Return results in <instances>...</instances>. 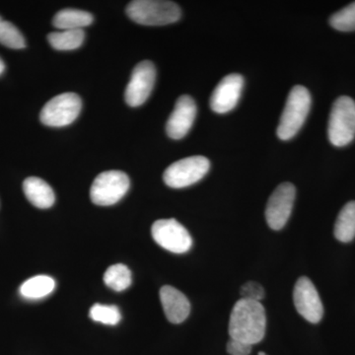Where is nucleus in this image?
Instances as JSON below:
<instances>
[{"label": "nucleus", "mask_w": 355, "mask_h": 355, "mask_svg": "<svg viewBox=\"0 0 355 355\" xmlns=\"http://www.w3.org/2000/svg\"><path fill=\"white\" fill-rule=\"evenodd\" d=\"M2 21H3V19H2L1 16H0V23H1Z\"/></svg>", "instance_id": "28"}, {"label": "nucleus", "mask_w": 355, "mask_h": 355, "mask_svg": "<svg viewBox=\"0 0 355 355\" xmlns=\"http://www.w3.org/2000/svg\"><path fill=\"white\" fill-rule=\"evenodd\" d=\"M156 80V69L153 62L144 60L133 69L125 89V98L128 106L139 107L146 103Z\"/></svg>", "instance_id": "10"}, {"label": "nucleus", "mask_w": 355, "mask_h": 355, "mask_svg": "<svg viewBox=\"0 0 355 355\" xmlns=\"http://www.w3.org/2000/svg\"><path fill=\"white\" fill-rule=\"evenodd\" d=\"M89 317L93 321L110 326H116L120 323L121 312L114 305L95 304L91 307Z\"/></svg>", "instance_id": "22"}, {"label": "nucleus", "mask_w": 355, "mask_h": 355, "mask_svg": "<svg viewBox=\"0 0 355 355\" xmlns=\"http://www.w3.org/2000/svg\"><path fill=\"white\" fill-rule=\"evenodd\" d=\"M329 139L336 147L349 144L355 137V102L343 96L334 103L328 127Z\"/></svg>", "instance_id": "4"}, {"label": "nucleus", "mask_w": 355, "mask_h": 355, "mask_svg": "<svg viewBox=\"0 0 355 355\" xmlns=\"http://www.w3.org/2000/svg\"><path fill=\"white\" fill-rule=\"evenodd\" d=\"M330 24L338 31H355V2L331 15Z\"/></svg>", "instance_id": "23"}, {"label": "nucleus", "mask_w": 355, "mask_h": 355, "mask_svg": "<svg viewBox=\"0 0 355 355\" xmlns=\"http://www.w3.org/2000/svg\"><path fill=\"white\" fill-rule=\"evenodd\" d=\"M259 355H266V354H265V352H260V354H259Z\"/></svg>", "instance_id": "27"}, {"label": "nucleus", "mask_w": 355, "mask_h": 355, "mask_svg": "<svg viewBox=\"0 0 355 355\" xmlns=\"http://www.w3.org/2000/svg\"><path fill=\"white\" fill-rule=\"evenodd\" d=\"M253 345L240 340L230 338L227 343V352L231 355H249L251 354Z\"/></svg>", "instance_id": "25"}, {"label": "nucleus", "mask_w": 355, "mask_h": 355, "mask_svg": "<svg viewBox=\"0 0 355 355\" xmlns=\"http://www.w3.org/2000/svg\"><path fill=\"white\" fill-rule=\"evenodd\" d=\"M85 33L83 30H62L48 35V41L57 51H73L83 46Z\"/></svg>", "instance_id": "18"}, {"label": "nucleus", "mask_w": 355, "mask_h": 355, "mask_svg": "<svg viewBox=\"0 0 355 355\" xmlns=\"http://www.w3.org/2000/svg\"><path fill=\"white\" fill-rule=\"evenodd\" d=\"M240 295H241V299H245V300L261 302V300L265 298L266 292L263 287L258 282H248L243 284Z\"/></svg>", "instance_id": "24"}, {"label": "nucleus", "mask_w": 355, "mask_h": 355, "mask_svg": "<svg viewBox=\"0 0 355 355\" xmlns=\"http://www.w3.org/2000/svg\"><path fill=\"white\" fill-rule=\"evenodd\" d=\"M209 168V160L205 156H191L170 165L163 174V180L170 188H186L200 181Z\"/></svg>", "instance_id": "7"}, {"label": "nucleus", "mask_w": 355, "mask_h": 355, "mask_svg": "<svg viewBox=\"0 0 355 355\" xmlns=\"http://www.w3.org/2000/svg\"><path fill=\"white\" fill-rule=\"evenodd\" d=\"M94 21L92 14L78 9H64L55 14L53 24L62 30H83L92 24Z\"/></svg>", "instance_id": "16"}, {"label": "nucleus", "mask_w": 355, "mask_h": 355, "mask_svg": "<svg viewBox=\"0 0 355 355\" xmlns=\"http://www.w3.org/2000/svg\"><path fill=\"white\" fill-rule=\"evenodd\" d=\"M128 17L135 23L146 26L172 24L181 18V9L172 1L135 0L127 7Z\"/></svg>", "instance_id": "3"}, {"label": "nucleus", "mask_w": 355, "mask_h": 355, "mask_svg": "<svg viewBox=\"0 0 355 355\" xmlns=\"http://www.w3.org/2000/svg\"><path fill=\"white\" fill-rule=\"evenodd\" d=\"M4 70H6V64H4L3 60L0 58V76H2Z\"/></svg>", "instance_id": "26"}, {"label": "nucleus", "mask_w": 355, "mask_h": 355, "mask_svg": "<svg viewBox=\"0 0 355 355\" xmlns=\"http://www.w3.org/2000/svg\"><path fill=\"white\" fill-rule=\"evenodd\" d=\"M244 78L241 74H228L218 83L210 98V108L217 114H226L237 106L241 97Z\"/></svg>", "instance_id": "12"}, {"label": "nucleus", "mask_w": 355, "mask_h": 355, "mask_svg": "<svg viewBox=\"0 0 355 355\" xmlns=\"http://www.w3.org/2000/svg\"><path fill=\"white\" fill-rule=\"evenodd\" d=\"M130 178L125 173L111 170L98 175L90 190L93 203L109 207L120 202L130 189Z\"/></svg>", "instance_id": "5"}, {"label": "nucleus", "mask_w": 355, "mask_h": 355, "mask_svg": "<svg viewBox=\"0 0 355 355\" xmlns=\"http://www.w3.org/2000/svg\"><path fill=\"white\" fill-rule=\"evenodd\" d=\"M266 310L261 302L240 299L235 303L229 320L230 338L253 345L266 335Z\"/></svg>", "instance_id": "1"}, {"label": "nucleus", "mask_w": 355, "mask_h": 355, "mask_svg": "<svg viewBox=\"0 0 355 355\" xmlns=\"http://www.w3.org/2000/svg\"><path fill=\"white\" fill-rule=\"evenodd\" d=\"M23 191L27 200L38 209H50L55 202L53 189L41 178H27L23 183Z\"/></svg>", "instance_id": "15"}, {"label": "nucleus", "mask_w": 355, "mask_h": 355, "mask_svg": "<svg viewBox=\"0 0 355 355\" xmlns=\"http://www.w3.org/2000/svg\"><path fill=\"white\" fill-rule=\"evenodd\" d=\"M311 107V95L304 86L291 89L284 113L277 127V137L282 140L293 139L304 125Z\"/></svg>", "instance_id": "2"}, {"label": "nucleus", "mask_w": 355, "mask_h": 355, "mask_svg": "<svg viewBox=\"0 0 355 355\" xmlns=\"http://www.w3.org/2000/svg\"><path fill=\"white\" fill-rule=\"evenodd\" d=\"M160 300L165 316L173 324L183 323L190 315V301L175 287L163 286L160 289Z\"/></svg>", "instance_id": "14"}, {"label": "nucleus", "mask_w": 355, "mask_h": 355, "mask_svg": "<svg viewBox=\"0 0 355 355\" xmlns=\"http://www.w3.org/2000/svg\"><path fill=\"white\" fill-rule=\"evenodd\" d=\"M335 236L338 241L352 242L355 238V202H347L338 214L335 224Z\"/></svg>", "instance_id": "17"}, {"label": "nucleus", "mask_w": 355, "mask_h": 355, "mask_svg": "<svg viewBox=\"0 0 355 355\" xmlns=\"http://www.w3.org/2000/svg\"><path fill=\"white\" fill-rule=\"evenodd\" d=\"M55 287V282L48 275H37L26 280L20 287V293L27 299H41L50 295Z\"/></svg>", "instance_id": "19"}, {"label": "nucleus", "mask_w": 355, "mask_h": 355, "mask_svg": "<svg viewBox=\"0 0 355 355\" xmlns=\"http://www.w3.org/2000/svg\"><path fill=\"white\" fill-rule=\"evenodd\" d=\"M296 189L291 183L280 184L268 198L266 209L268 225L273 230H280L286 225L293 209Z\"/></svg>", "instance_id": "9"}, {"label": "nucleus", "mask_w": 355, "mask_h": 355, "mask_svg": "<svg viewBox=\"0 0 355 355\" xmlns=\"http://www.w3.org/2000/svg\"><path fill=\"white\" fill-rule=\"evenodd\" d=\"M83 101L76 93L55 96L44 105L40 120L44 125L53 128L67 127L78 118Z\"/></svg>", "instance_id": "6"}, {"label": "nucleus", "mask_w": 355, "mask_h": 355, "mask_svg": "<svg viewBox=\"0 0 355 355\" xmlns=\"http://www.w3.org/2000/svg\"><path fill=\"white\" fill-rule=\"evenodd\" d=\"M197 116V105L191 96L178 99L174 111L168 119L166 132L173 139H181L188 135Z\"/></svg>", "instance_id": "13"}, {"label": "nucleus", "mask_w": 355, "mask_h": 355, "mask_svg": "<svg viewBox=\"0 0 355 355\" xmlns=\"http://www.w3.org/2000/svg\"><path fill=\"white\" fill-rule=\"evenodd\" d=\"M0 44L14 50H21L26 46L22 33L12 23L4 20L0 23Z\"/></svg>", "instance_id": "21"}, {"label": "nucleus", "mask_w": 355, "mask_h": 355, "mask_svg": "<svg viewBox=\"0 0 355 355\" xmlns=\"http://www.w3.org/2000/svg\"><path fill=\"white\" fill-rule=\"evenodd\" d=\"M151 234L159 246L174 254L187 253L193 245L189 231L173 218L154 222Z\"/></svg>", "instance_id": "8"}, {"label": "nucleus", "mask_w": 355, "mask_h": 355, "mask_svg": "<svg viewBox=\"0 0 355 355\" xmlns=\"http://www.w3.org/2000/svg\"><path fill=\"white\" fill-rule=\"evenodd\" d=\"M104 282L114 291H125L132 284V272L127 266L121 263L111 266L105 272Z\"/></svg>", "instance_id": "20"}, {"label": "nucleus", "mask_w": 355, "mask_h": 355, "mask_svg": "<svg viewBox=\"0 0 355 355\" xmlns=\"http://www.w3.org/2000/svg\"><path fill=\"white\" fill-rule=\"evenodd\" d=\"M293 301L298 314L306 321L317 324L324 316V307L316 287L308 277H300L293 291Z\"/></svg>", "instance_id": "11"}]
</instances>
